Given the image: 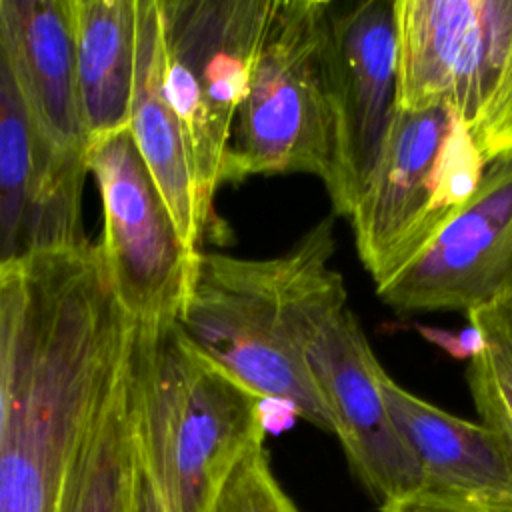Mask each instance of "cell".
<instances>
[{
    "mask_svg": "<svg viewBox=\"0 0 512 512\" xmlns=\"http://www.w3.org/2000/svg\"><path fill=\"white\" fill-rule=\"evenodd\" d=\"M28 294L0 436V512H60L78 454L112 396L134 320L96 244L26 254Z\"/></svg>",
    "mask_w": 512,
    "mask_h": 512,
    "instance_id": "1",
    "label": "cell"
},
{
    "mask_svg": "<svg viewBox=\"0 0 512 512\" xmlns=\"http://www.w3.org/2000/svg\"><path fill=\"white\" fill-rule=\"evenodd\" d=\"M326 62L334 118V166L326 190L332 214L348 218L396 112L392 2L362 0L342 10L334 6Z\"/></svg>",
    "mask_w": 512,
    "mask_h": 512,
    "instance_id": "12",
    "label": "cell"
},
{
    "mask_svg": "<svg viewBox=\"0 0 512 512\" xmlns=\"http://www.w3.org/2000/svg\"><path fill=\"white\" fill-rule=\"evenodd\" d=\"M306 362L330 408L346 460L382 506L424 488L416 456L398 432L382 392V364L348 300L328 308L306 340Z\"/></svg>",
    "mask_w": 512,
    "mask_h": 512,
    "instance_id": "11",
    "label": "cell"
},
{
    "mask_svg": "<svg viewBox=\"0 0 512 512\" xmlns=\"http://www.w3.org/2000/svg\"><path fill=\"white\" fill-rule=\"evenodd\" d=\"M88 172L104 214L96 250L114 296L134 322L176 320L202 250L188 246L130 130L94 140Z\"/></svg>",
    "mask_w": 512,
    "mask_h": 512,
    "instance_id": "8",
    "label": "cell"
},
{
    "mask_svg": "<svg viewBox=\"0 0 512 512\" xmlns=\"http://www.w3.org/2000/svg\"><path fill=\"white\" fill-rule=\"evenodd\" d=\"M276 0H158L164 82L180 120L204 238L236 112Z\"/></svg>",
    "mask_w": 512,
    "mask_h": 512,
    "instance_id": "6",
    "label": "cell"
},
{
    "mask_svg": "<svg viewBox=\"0 0 512 512\" xmlns=\"http://www.w3.org/2000/svg\"><path fill=\"white\" fill-rule=\"evenodd\" d=\"M28 294V260H0V436L14 390Z\"/></svg>",
    "mask_w": 512,
    "mask_h": 512,
    "instance_id": "19",
    "label": "cell"
},
{
    "mask_svg": "<svg viewBox=\"0 0 512 512\" xmlns=\"http://www.w3.org/2000/svg\"><path fill=\"white\" fill-rule=\"evenodd\" d=\"M486 158L450 108L396 110L376 164L350 212L354 242L372 280L410 258L476 194Z\"/></svg>",
    "mask_w": 512,
    "mask_h": 512,
    "instance_id": "7",
    "label": "cell"
},
{
    "mask_svg": "<svg viewBox=\"0 0 512 512\" xmlns=\"http://www.w3.org/2000/svg\"><path fill=\"white\" fill-rule=\"evenodd\" d=\"M76 84L90 144L128 130L136 80L138 0H68Z\"/></svg>",
    "mask_w": 512,
    "mask_h": 512,
    "instance_id": "15",
    "label": "cell"
},
{
    "mask_svg": "<svg viewBox=\"0 0 512 512\" xmlns=\"http://www.w3.org/2000/svg\"><path fill=\"white\" fill-rule=\"evenodd\" d=\"M0 42L32 140L30 252L86 244L82 118L68 0H0Z\"/></svg>",
    "mask_w": 512,
    "mask_h": 512,
    "instance_id": "5",
    "label": "cell"
},
{
    "mask_svg": "<svg viewBox=\"0 0 512 512\" xmlns=\"http://www.w3.org/2000/svg\"><path fill=\"white\" fill-rule=\"evenodd\" d=\"M374 286L398 312H468L512 288V152L488 160L468 204Z\"/></svg>",
    "mask_w": 512,
    "mask_h": 512,
    "instance_id": "10",
    "label": "cell"
},
{
    "mask_svg": "<svg viewBox=\"0 0 512 512\" xmlns=\"http://www.w3.org/2000/svg\"><path fill=\"white\" fill-rule=\"evenodd\" d=\"M130 380L142 470L166 512H212L234 470L264 448L262 400L176 320L134 322Z\"/></svg>",
    "mask_w": 512,
    "mask_h": 512,
    "instance_id": "3",
    "label": "cell"
},
{
    "mask_svg": "<svg viewBox=\"0 0 512 512\" xmlns=\"http://www.w3.org/2000/svg\"><path fill=\"white\" fill-rule=\"evenodd\" d=\"M466 314L476 336L466 368L474 406L512 450V288Z\"/></svg>",
    "mask_w": 512,
    "mask_h": 512,
    "instance_id": "17",
    "label": "cell"
},
{
    "mask_svg": "<svg viewBox=\"0 0 512 512\" xmlns=\"http://www.w3.org/2000/svg\"><path fill=\"white\" fill-rule=\"evenodd\" d=\"M388 412L416 456L424 488L512 510V450L482 422L458 418L382 372Z\"/></svg>",
    "mask_w": 512,
    "mask_h": 512,
    "instance_id": "13",
    "label": "cell"
},
{
    "mask_svg": "<svg viewBox=\"0 0 512 512\" xmlns=\"http://www.w3.org/2000/svg\"><path fill=\"white\" fill-rule=\"evenodd\" d=\"M332 8L326 0H276L230 130L220 186L294 172L330 182L334 118L326 48Z\"/></svg>",
    "mask_w": 512,
    "mask_h": 512,
    "instance_id": "4",
    "label": "cell"
},
{
    "mask_svg": "<svg viewBox=\"0 0 512 512\" xmlns=\"http://www.w3.org/2000/svg\"><path fill=\"white\" fill-rule=\"evenodd\" d=\"M396 110L450 108L470 128L502 70L512 0H392Z\"/></svg>",
    "mask_w": 512,
    "mask_h": 512,
    "instance_id": "9",
    "label": "cell"
},
{
    "mask_svg": "<svg viewBox=\"0 0 512 512\" xmlns=\"http://www.w3.org/2000/svg\"><path fill=\"white\" fill-rule=\"evenodd\" d=\"M140 476L128 354L124 372L78 454L60 512H136Z\"/></svg>",
    "mask_w": 512,
    "mask_h": 512,
    "instance_id": "16",
    "label": "cell"
},
{
    "mask_svg": "<svg viewBox=\"0 0 512 512\" xmlns=\"http://www.w3.org/2000/svg\"><path fill=\"white\" fill-rule=\"evenodd\" d=\"M382 512H512L504 508L484 506L470 500L438 494L432 490H420L406 498H400L388 506L380 508Z\"/></svg>",
    "mask_w": 512,
    "mask_h": 512,
    "instance_id": "22",
    "label": "cell"
},
{
    "mask_svg": "<svg viewBox=\"0 0 512 512\" xmlns=\"http://www.w3.org/2000/svg\"><path fill=\"white\" fill-rule=\"evenodd\" d=\"M32 140L0 42V260L30 254Z\"/></svg>",
    "mask_w": 512,
    "mask_h": 512,
    "instance_id": "18",
    "label": "cell"
},
{
    "mask_svg": "<svg viewBox=\"0 0 512 512\" xmlns=\"http://www.w3.org/2000/svg\"><path fill=\"white\" fill-rule=\"evenodd\" d=\"M472 134L486 162L512 152V38L494 90L472 124Z\"/></svg>",
    "mask_w": 512,
    "mask_h": 512,
    "instance_id": "21",
    "label": "cell"
},
{
    "mask_svg": "<svg viewBox=\"0 0 512 512\" xmlns=\"http://www.w3.org/2000/svg\"><path fill=\"white\" fill-rule=\"evenodd\" d=\"M212 512H300L276 480L264 448L250 454L230 476Z\"/></svg>",
    "mask_w": 512,
    "mask_h": 512,
    "instance_id": "20",
    "label": "cell"
},
{
    "mask_svg": "<svg viewBox=\"0 0 512 512\" xmlns=\"http://www.w3.org/2000/svg\"><path fill=\"white\" fill-rule=\"evenodd\" d=\"M136 512H166L158 492L154 490L150 478L144 474L140 476V490H138V504H136Z\"/></svg>",
    "mask_w": 512,
    "mask_h": 512,
    "instance_id": "23",
    "label": "cell"
},
{
    "mask_svg": "<svg viewBox=\"0 0 512 512\" xmlns=\"http://www.w3.org/2000/svg\"><path fill=\"white\" fill-rule=\"evenodd\" d=\"M138 8V60L128 130L182 236L192 250L200 252L204 230L182 126L166 92L158 0H138Z\"/></svg>",
    "mask_w": 512,
    "mask_h": 512,
    "instance_id": "14",
    "label": "cell"
},
{
    "mask_svg": "<svg viewBox=\"0 0 512 512\" xmlns=\"http://www.w3.org/2000/svg\"><path fill=\"white\" fill-rule=\"evenodd\" d=\"M334 250V214L274 258L202 250L176 318L184 338L236 382L330 434L334 420L304 348L314 322L348 300L340 272L330 266Z\"/></svg>",
    "mask_w": 512,
    "mask_h": 512,
    "instance_id": "2",
    "label": "cell"
}]
</instances>
